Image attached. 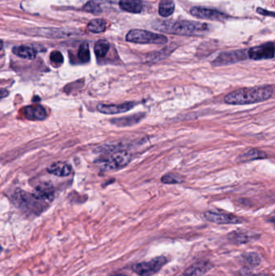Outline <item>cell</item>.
I'll return each mask as SVG.
<instances>
[{
	"instance_id": "9",
	"label": "cell",
	"mask_w": 275,
	"mask_h": 276,
	"mask_svg": "<svg viewBox=\"0 0 275 276\" xmlns=\"http://www.w3.org/2000/svg\"><path fill=\"white\" fill-rule=\"evenodd\" d=\"M204 216L210 222L218 224H235L244 222L243 218L225 212L208 211L204 213Z\"/></svg>"
},
{
	"instance_id": "27",
	"label": "cell",
	"mask_w": 275,
	"mask_h": 276,
	"mask_svg": "<svg viewBox=\"0 0 275 276\" xmlns=\"http://www.w3.org/2000/svg\"><path fill=\"white\" fill-rule=\"evenodd\" d=\"M83 10L95 15L101 14V12H102V8H100V5L95 1H89L86 3L84 5Z\"/></svg>"
},
{
	"instance_id": "30",
	"label": "cell",
	"mask_w": 275,
	"mask_h": 276,
	"mask_svg": "<svg viewBox=\"0 0 275 276\" xmlns=\"http://www.w3.org/2000/svg\"><path fill=\"white\" fill-rule=\"evenodd\" d=\"M268 220H269V222L272 223V224L275 225V211L271 215H269V217H268Z\"/></svg>"
},
{
	"instance_id": "23",
	"label": "cell",
	"mask_w": 275,
	"mask_h": 276,
	"mask_svg": "<svg viewBox=\"0 0 275 276\" xmlns=\"http://www.w3.org/2000/svg\"><path fill=\"white\" fill-rule=\"evenodd\" d=\"M242 259H243L244 263L249 267H256L261 262V258H260L259 255L253 252L244 254L243 256H242Z\"/></svg>"
},
{
	"instance_id": "21",
	"label": "cell",
	"mask_w": 275,
	"mask_h": 276,
	"mask_svg": "<svg viewBox=\"0 0 275 276\" xmlns=\"http://www.w3.org/2000/svg\"><path fill=\"white\" fill-rule=\"evenodd\" d=\"M175 9V4L173 0H162L159 4L158 12L162 17H169L173 14Z\"/></svg>"
},
{
	"instance_id": "25",
	"label": "cell",
	"mask_w": 275,
	"mask_h": 276,
	"mask_svg": "<svg viewBox=\"0 0 275 276\" xmlns=\"http://www.w3.org/2000/svg\"><path fill=\"white\" fill-rule=\"evenodd\" d=\"M78 58L84 63H87L90 60V49L87 43H82L78 49Z\"/></svg>"
},
{
	"instance_id": "13",
	"label": "cell",
	"mask_w": 275,
	"mask_h": 276,
	"mask_svg": "<svg viewBox=\"0 0 275 276\" xmlns=\"http://www.w3.org/2000/svg\"><path fill=\"white\" fill-rule=\"evenodd\" d=\"M213 266L209 261H200L188 267L180 276H203Z\"/></svg>"
},
{
	"instance_id": "10",
	"label": "cell",
	"mask_w": 275,
	"mask_h": 276,
	"mask_svg": "<svg viewBox=\"0 0 275 276\" xmlns=\"http://www.w3.org/2000/svg\"><path fill=\"white\" fill-rule=\"evenodd\" d=\"M191 14L199 19L204 20H215V21H223L227 20L228 16L224 13L219 11L213 10L210 8H200V7H194L190 10Z\"/></svg>"
},
{
	"instance_id": "11",
	"label": "cell",
	"mask_w": 275,
	"mask_h": 276,
	"mask_svg": "<svg viewBox=\"0 0 275 276\" xmlns=\"http://www.w3.org/2000/svg\"><path fill=\"white\" fill-rule=\"evenodd\" d=\"M32 194L38 200L48 204L54 200L55 190L53 184L50 182H41L35 188Z\"/></svg>"
},
{
	"instance_id": "7",
	"label": "cell",
	"mask_w": 275,
	"mask_h": 276,
	"mask_svg": "<svg viewBox=\"0 0 275 276\" xmlns=\"http://www.w3.org/2000/svg\"><path fill=\"white\" fill-rule=\"evenodd\" d=\"M247 58H249L248 50H231V51H226V52L219 54V56L211 62V65L215 67L227 66V65L234 64L237 62L245 60Z\"/></svg>"
},
{
	"instance_id": "22",
	"label": "cell",
	"mask_w": 275,
	"mask_h": 276,
	"mask_svg": "<svg viewBox=\"0 0 275 276\" xmlns=\"http://www.w3.org/2000/svg\"><path fill=\"white\" fill-rule=\"evenodd\" d=\"M88 30L93 33H101L107 28V24L104 20L96 19L90 21L87 25Z\"/></svg>"
},
{
	"instance_id": "31",
	"label": "cell",
	"mask_w": 275,
	"mask_h": 276,
	"mask_svg": "<svg viewBox=\"0 0 275 276\" xmlns=\"http://www.w3.org/2000/svg\"><path fill=\"white\" fill-rule=\"evenodd\" d=\"M8 96V91L4 88L1 89V99H4L5 96Z\"/></svg>"
},
{
	"instance_id": "29",
	"label": "cell",
	"mask_w": 275,
	"mask_h": 276,
	"mask_svg": "<svg viewBox=\"0 0 275 276\" xmlns=\"http://www.w3.org/2000/svg\"><path fill=\"white\" fill-rule=\"evenodd\" d=\"M257 12L258 13V14L262 15V16L275 17V12H270V11L265 10V9H264V8H257Z\"/></svg>"
},
{
	"instance_id": "5",
	"label": "cell",
	"mask_w": 275,
	"mask_h": 276,
	"mask_svg": "<svg viewBox=\"0 0 275 276\" xmlns=\"http://www.w3.org/2000/svg\"><path fill=\"white\" fill-rule=\"evenodd\" d=\"M167 258L165 256H158L151 260L135 263L131 266L132 271L139 276H152L159 272L167 263Z\"/></svg>"
},
{
	"instance_id": "26",
	"label": "cell",
	"mask_w": 275,
	"mask_h": 276,
	"mask_svg": "<svg viewBox=\"0 0 275 276\" xmlns=\"http://www.w3.org/2000/svg\"><path fill=\"white\" fill-rule=\"evenodd\" d=\"M163 183L165 184H177L181 183L184 182V177L181 176L179 174H173V173H170V174H166L162 177L161 179Z\"/></svg>"
},
{
	"instance_id": "6",
	"label": "cell",
	"mask_w": 275,
	"mask_h": 276,
	"mask_svg": "<svg viewBox=\"0 0 275 276\" xmlns=\"http://www.w3.org/2000/svg\"><path fill=\"white\" fill-rule=\"evenodd\" d=\"M131 158L132 156L128 151H116L101 158L98 163L105 170H118L127 166L131 161Z\"/></svg>"
},
{
	"instance_id": "28",
	"label": "cell",
	"mask_w": 275,
	"mask_h": 276,
	"mask_svg": "<svg viewBox=\"0 0 275 276\" xmlns=\"http://www.w3.org/2000/svg\"><path fill=\"white\" fill-rule=\"evenodd\" d=\"M50 61L54 66H61L64 62V58H63L62 53L55 50L50 54Z\"/></svg>"
},
{
	"instance_id": "2",
	"label": "cell",
	"mask_w": 275,
	"mask_h": 276,
	"mask_svg": "<svg viewBox=\"0 0 275 276\" xmlns=\"http://www.w3.org/2000/svg\"><path fill=\"white\" fill-rule=\"evenodd\" d=\"M273 95L270 86L245 87L232 91L224 96V103L230 105H246L257 104L269 100Z\"/></svg>"
},
{
	"instance_id": "3",
	"label": "cell",
	"mask_w": 275,
	"mask_h": 276,
	"mask_svg": "<svg viewBox=\"0 0 275 276\" xmlns=\"http://www.w3.org/2000/svg\"><path fill=\"white\" fill-rule=\"evenodd\" d=\"M14 204L24 212H31L32 214H40L46 208V204L28 192L22 190L16 191L13 196Z\"/></svg>"
},
{
	"instance_id": "33",
	"label": "cell",
	"mask_w": 275,
	"mask_h": 276,
	"mask_svg": "<svg viewBox=\"0 0 275 276\" xmlns=\"http://www.w3.org/2000/svg\"><path fill=\"white\" fill-rule=\"evenodd\" d=\"M253 276H268V275H266V274H255V275H253Z\"/></svg>"
},
{
	"instance_id": "8",
	"label": "cell",
	"mask_w": 275,
	"mask_h": 276,
	"mask_svg": "<svg viewBox=\"0 0 275 276\" xmlns=\"http://www.w3.org/2000/svg\"><path fill=\"white\" fill-rule=\"evenodd\" d=\"M249 59L259 61L271 59L275 56V45L273 43L269 42L260 45L254 46L248 50Z\"/></svg>"
},
{
	"instance_id": "14",
	"label": "cell",
	"mask_w": 275,
	"mask_h": 276,
	"mask_svg": "<svg viewBox=\"0 0 275 276\" xmlns=\"http://www.w3.org/2000/svg\"><path fill=\"white\" fill-rule=\"evenodd\" d=\"M24 115L28 120H44L47 117L45 108L41 105H30L24 108Z\"/></svg>"
},
{
	"instance_id": "4",
	"label": "cell",
	"mask_w": 275,
	"mask_h": 276,
	"mask_svg": "<svg viewBox=\"0 0 275 276\" xmlns=\"http://www.w3.org/2000/svg\"><path fill=\"white\" fill-rule=\"evenodd\" d=\"M126 40L128 42L136 44H165L168 41L167 37L164 35L142 29L129 31L126 36Z\"/></svg>"
},
{
	"instance_id": "12",
	"label": "cell",
	"mask_w": 275,
	"mask_h": 276,
	"mask_svg": "<svg viewBox=\"0 0 275 276\" xmlns=\"http://www.w3.org/2000/svg\"><path fill=\"white\" fill-rule=\"evenodd\" d=\"M135 103L127 102L120 104H102L97 105V110L101 113L107 115L120 114L122 112L132 110L135 106Z\"/></svg>"
},
{
	"instance_id": "20",
	"label": "cell",
	"mask_w": 275,
	"mask_h": 276,
	"mask_svg": "<svg viewBox=\"0 0 275 276\" xmlns=\"http://www.w3.org/2000/svg\"><path fill=\"white\" fill-rule=\"evenodd\" d=\"M143 117L144 115L141 113V114L125 116V117H123V118L114 119V120H112V124H116L117 126H132L133 124L139 123Z\"/></svg>"
},
{
	"instance_id": "16",
	"label": "cell",
	"mask_w": 275,
	"mask_h": 276,
	"mask_svg": "<svg viewBox=\"0 0 275 276\" xmlns=\"http://www.w3.org/2000/svg\"><path fill=\"white\" fill-rule=\"evenodd\" d=\"M269 157L268 154L263 150H257V149H251L241 154L239 156L240 162H249V161L258 160V159H265Z\"/></svg>"
},
{
	"instance_id": "15",
	"label": "cell",
	"mask_w": 275,
	"mask_h": 276,
	"mask_svg": "<svg viewBox=\"0 0 275 276\" xmlns=\"http://www.w3.org/2000/svg\"><path fill=\"white\" fill-rule=\"evenodd\" d=\"M47 171L56 176L66 177L71 174L72 167L66 162H57L47 167Z\"/></svg>"
},
{
	"instance_id": "19",
	"label": "cell",
	"mask_w": 275,
	"mask_h": 276,
	"mask_svg": "<svg viewBox=\"0 0 275 276\" xmlns=\"http://www.w3.org/2000/svg\"><path fill=\"white\" fill-rule=\"evenodd\" d=\"M12 52H13V54H16V56L24 58V59H28V60H32L36 56V50L30 47V46H16L12 50Z\"/></svg>"
},
{
	"instance_id": "17",
	"label": "cell",
	"mask_w": 275,
	"mask_h": 276,
	"mask_svg": "<svg viewBox=\"0 0 275 276\" xmlns=\"http://www.w3.org/2000/svg\"><path fill=\"white\" fill-rule=\"evenodd\" d=\"M228 237L236 244H245V243L251 242L252 240H254L257 238L256 234H251L248 231H243V230L242 231H234Z\"/></svg>"
},
{
	"instance_id": "24",
	"label": "cell",
	"mask_w": 275,
	"mask_h": 276,
	"mask_svg": "<svg viewBox=\"0 0 275 276\" xmlns=\"http://www.w3.org/2000/svg\"><path fill=\"white\" fill-rule=\"evenodd\" d=\"M110 44L108 40H100L95 44V53L98 58H104L109 50Z\"/></svg>"
},
{
	"instance_id": "32",
	"label": "cell",
	"mask_w": 275,
	"mask_h": 276,
	"mask_svg": "<svg viewBox=\"0 0 275 276\" xmlns=\"http://www.w3.org/2000/svg\"><path fill=\"white\" fill-rule=\"evenodd\" d=\"M112 276H127V275H126V274H121V273H120V274H113V275H112Z\"/></svg>"
},
{
	"instance_id": "1",
	"label": "cell",
	"mask_w": 275,
	"mask_h": 276,
	"mask_svg": "<svg viewBox=\"0 0 275 276\" xmlns=\"http://www.w3.org/2000/svg\"><path fill=\"white\" fill-rule=\"evenodd\" d=\"M154 28L161 32L180 36H203L210 30L209 25L206 23L190 20H160L154 24Z\"/></svg>"
},
{
	"instance_id": "18",
	"label": "cell",
	"mask_w": 275,
	"mask_h": 276,
	"mask_svg": "<svg viewBox=\"0 0 275 276\" xmlns=\"http://www.w3.org/2000/svg\"><path fill=\"white\" fill-rule=\"evenodd\" d=\"M119 5L122 10L131 13H140L143 10V4L140 0H120Z\"/></svg>"
}]
</instances>
